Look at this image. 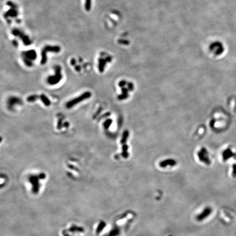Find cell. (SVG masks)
I'll return each instance as SVG.
<instances>
[{"mask_svg": "<svg viewBox=\"0 0 236 236\" xmlns=\"http://www.w3.org/2000/svg\"><path fill=\"white\" fill-rule=\"evenodd\" d=\"M224 45L219 42H213L209 43L208 50L209 53L215 56L220 55L224 52Z\"/></svg>", "mask_w": 236, "mask_h": 236, "instance_id": "1", "label": "cell"}, {"mask_svg": "<svg viewBox=\"0 0 236 236\" xmlns=\"http://www.w3.org/2000/svg\"><path fill=\"white\" fill-rule=\"evenodd\" d=\"M91 96V93L89 91H87L83 93L81 95H80L78 97H77L75 98L72 99L71 101H68L67 103H66V106L67 108H71L72 107L75 106L78 103H79L81 102L84 100L90 98Z\"/></svg>", "mask_w": 236, "mask_h": 236, "instance_id": "2", "label": "cell"}, {"mask_svg": "<svg viewBox=\"0 0 236 236\" xmlns=\"http://www.w3.org/2000/svg\"><path fill=\"white\" fill-rule=\"evenodd\" d=\"M61 68L60 66H56L55 67V76H49L47 78V82L50 85H55L60 81L62 78V74L61 73Z\"/></svg>", "mask_w": 236, "mask_h": 236, "instance_id": "3", "label": "cell"}, {"mask_svg": "<svg viewBox=\"0 0 236 236\" xmlns=\"http://www.w3.org/2000/svg\"><path fill=\"white\" fill-rule=\"evenodd\" d=\"M21 56H25L27 59H28L31 61L36 60L37 59V53L35 51L33 50H30L26 51V52H23L21 53Z\"/></svg>", "mask_w": 236, "mask_h": 236, "instance_id": "4", "label": "cell"}, {"mask_svg": "<svg viewBox=\"0 0 236 236\" xmlns=\"http://www.w3.org/2000/svg\"><path fill=\"white\" fill-rule=\"evenodd\" d=\"M18 15V11L17 9L15 8H11L8 10L7 12L4 13V17L5 19H8L9 17L15 18Z\"/></svg>", "mask_w": 236, "mask_h": 236, "instance_id": "5", "label": "cell"}, {"mask_svg": "<svg viewBox=\"0 0 236 236\" xmlns=\"http://www.w3.org/2000/svg\"><path fill=\"white\" fill-rule=\"evenodd\" d=\"M43 49L47 52H53L58 53L60 52L61 48L58 45H46L43 48Z\"/></svg>", "mask_w": 236, "mask_h": 236, "instance_id": "6", "label": "cell"}, {"mask_svg": "<svg viewBox=\"0 0 236 236\" xmlns=\"http://www.w3.org/2000/svg\"><path fill=\"white\" fill-rule=\"evenodd\" d=\"M107 62V61H106V59L100 58L98 59V69L99 71L101 72V73L104 71V67H105Z\"/></svg>", "mask_w": 236, "mask_h": 236, "instance_id": "7", "label": "cell"}, {"mask_svg": "<svg viewBox=\"0 0 236 236\" xmlns=\"http://www.w3.org/2000/svg\"><path fill=\"white\" fill-rule=\"evenodd\" d=\"M39 98H41V100L43 102V103L46 106H49L50 105V100L44 94L41 95L39 96Z\"/></svg>", "mask_w": 236, "mask_h": 236, "instance_id": "8", "label": "cell"}, {"mask_svg": "<svg viewBox=\"0 0 236 236\" xmlns=\"http://www.w3.org/2000/svg\"><path fill=\"white\" fill-rule=\"evenodd\" d=\"M47 52L45 51L43 49L42 51V59H41V64L42 65H44L46 63L47 61Z\"/></svg>", "mask_w": 236, "mask_h": 236, "instance_id": "9", "label": "cell"}, {"mask_svg": "<svg viewBox=\"0 0 236 236\" xmlns=\"http://www.w3.org/2000/svg\"><path fill=\"white\" fill-rule=\"evenodd\" d=\"M21 41H23L24 44L25 45H29L31 44V40L30 39V38H29V37L28 36L25 35V34L23 37V38L21 39Z\"/></svg>", "mask_w": 236, "mask_h": 236, "instance_id": "10", "label": "cell"}, {"mask_svg": "<svg viewBox=\"0 0 236 236\" xmlns=\"http://www.w3.org/2000/svg\"><path fill=\"white\" fill-rule=\"evenodd\" d=\"M22 59L23 60L24 62L25 63V64L28 67L32 66L33 63H32V61L31 60H29V59H27L26 57H25V56H22Z\"/></svg>", "mask_w": 236, "mask_h": 236, "instance_id": "11", "label": "cell"}, {"mask_svg": "<svg viewBox=\"0 0 236 236\" xmlns=\"http://www.w3.org/2000/svg\"><path fill=\"white\" fill-rule=\"evenodd\" d=\"M91 7V0H85V8L87 11H90Z\"/></svg>", "mask_w": 236, "mask_h": 236, "instance_id": "12", "label": "cell"}, {"mask_svg": "<svg viewBox=\"0 0 236 236\" xmlns=\"http://www.w3.org/2000/svg\"><path fill=\"white\" fill-rule=\"evenodd\" d=\"M39 97V96L37 95H31L27 98V100H28V101L29 102H33L36 101Z\"/></svg>", "mask_w": 236, "mask_h": 236, "instance_id": "13", "label": "cell"}, {"mask_svg": "<svg viewBox=\"0 0 236 236\" xmlns=\"http://www.w3.org/2000/svg\"><path fill=\"white\" fill-rule=\"evenodd\" d=\"M112 122V120H111V119H108V120H106V121L104 122V124H103L104 127L106 128V129H107V128H108L110 126V125H111Z\"/></svg>", "mask_w": 236, "mask_h": 236, "instance_id": "14", "label": "cell"}, {"mask_svg": "<svg viewBox=\"0 0 236 236\" xmlns=\"http://www.w3.org/2000/svg\"><path fill=\"white\" fill-rule=\"evenodd\" d=\"M7 6H9L10 8H15V9H17V5H16L15 4H14V3H13V2H11V1H8L7 2Z\"/></svg>", "mask_w": 236, "mask_h": 236, "instance_id": "15", "label": "cell"}, {"mask_svg": "<svg viewBox=\"0 0 236 236\" xmlns=\"http://www.w3.org/2000/svg\"><path fill=\"white\" fill-rule=\"evenodd\" d=\"M71 64L72 65H75L76 64V60L75 59H72L71 61Z\"/></svg>", "mask_w": 236, "mask_h": 236, "instance_id": "16", "label": "cell"}, {"mask_svg": "<svg viewBox=\"0 0 236 236\" xmlns=\"http://www.w3.org/2000/svg\"><path fill=\"white\" fill-rule=\"evenodd\" d=\"M13 44H14V45H15V46H16V47L18 46V41H15V40H14V41H13Z\"/></svg>", "mask_w": 236, "mask_h": 236, "instance_id": "17", "label": "cell"}, {"mask_svg": "<svg viewBox=\"0 0 236 236\" xmlns=\"http://www.w3.org/2000/svg\"><path fill=\"white\" fill-rule=\"evenodd\" d=\"M75 68H76V71H80V69H81L79 66H76V67H75Z\"/></svg>", "mask_w": 236, "mask_h": 236, "instance_id": "18", "label": "cell"}, {"mask_svg": "<svg viewBox=\"0 0 236 236\" xmlns=\"http://www.w3.org/2000/svg\"><path fill=\"white\" fill-rule=\"evenodd\" d=\"M16 22H17V23H20L21 20H19V19L16 20Z\"/></svg>", "mask_w": 236, "mask_h": 236, "instance_id": "19", "label": "cell"}]
</instances>
